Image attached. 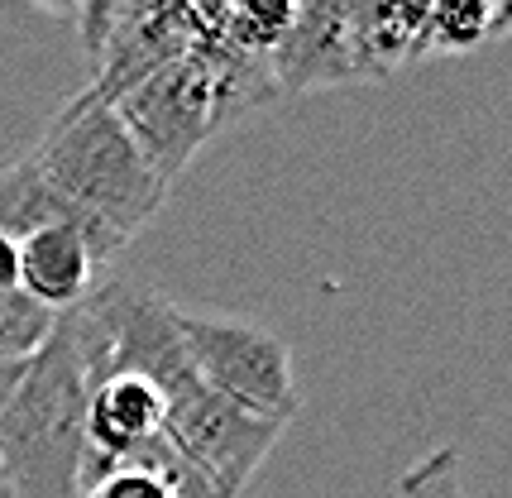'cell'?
Instances as JSON below:
<instances>
[{
  "mask_svg": "<svg viewBox=\"0 0 512 498\" xmlns=\"http://www.w3.org/2000/svg\"><path fill=\"white\" fill-rule=\"evenodd\" d=\"M182 350L197 369V379L211 393L230 398L235 408L273 422H297L302 412V388L292 374L288 345L240 317H206V312H182L178 307Z\"/></svg>",
  "mask_w": 512,
  "mask_h": 498,
  "instance_id": "obj_4",
  "label": "cell"
},
{
  "mask_svg": "<svg viewBox=\"0 0 512 498\" xmlns=\"http://www.w3.org/2000/svg\"><path fill=\"white\" fill-rule=\"evenodd\" d=\"M20 288V240L0 235V297Z\"/></svg>",
  "mask_w": 512,
  "mask_h": 498,
  "instance_id": "obj_15",
  "label": "cell"
},
{
  "mask_svg": "<svg viewBox=\"0 0 512 498\" xmlns=\"http://www.w3.org/2000/svg\"><path fill=\"white\" fill-rule=\"evenodd\" d=\"M91 374L67 312L0 417V475L15 498H82Z\"/></svg>",
  "mask_w": 512,
  "mask_h": 498,
  "instance_id": "obj_1",
  "label": "cell"
},
{
  "mask_svg": "<svg viewBox=\"0 0 512 498\" xmlns=\"http://www.w3.org/2000/svg\"><path fill=\"white\" fill-rule=\"evenodd\" d=\"M24 159L44 173L53 192H63L77 211H87L91 221H101L125 245L168 202V187L154 178V168L134 149L111 101H101L91 87L77 91L48 120V130Z\"/></svg>",
  "mask_w": 512,
  "mask_h": 498,
  "instance_id": "obj_2",
  "label": "cell"
},
{
  "mask_svg": "<svg viewBox=\"0 0 512 498\" xmlns=\"http://www.w3.org/2000/svg\"><path fill=\"white\" fill-rule=\"evenodd\" d=\"M398 498H469L465 479H460V451L436 446L417 465H407L398 475Z\"/></svg>",
  "mask_w": 512,
  "mask_h": 498,
  "instance_id": "obj_13",
  "label": "cell"
},
{
  "mask_svg": "<svg viewBox=\"0 0 512 498\" xmlns=\"http://www.w3.org/2000/svg\"><path fill=\"white\" fill-rule=\"evenodd\" d=\"M278 96L355 82L350 63V5H292V20L268 58Z\"/></svg>",
  "mask_w": 512,
  "mask_h": 498,
  "instance_id": "obj_7",
  "label": "cell"
},
{
  "mask_svg": "<svg viewBox=\"0 0 512 498\" xmlns=\"http://www.w3.org/2000/svg\"><path fill=\"white\" fill-rule=\"evenodd\" d=\"M426 5H350L355 82H383L422 58Z\"/></svg>",
  "mask_w": 512,
  "mask_h": 498,
  "instance_id": "obj_10",
  "label": "cell"
},
{
  "mask_svg": "<svg viewBox=\"0 0 512 498\" xmlns=\"http://www.w3.org/2000/svg\"><path fill=\"white\" fill-rule=\"evenodd\" d=\"M111 111L120 115L125 135L134 139V149L144 154V163L154 168V178L168 192L192 168L201 149L225 130L221 91H216V77L197 48L163 63L144 82H134L130 91H120Z\"/></svg>",
  "mask_w": 512,
  "mask_h": 498,
  "instance_id": "obj_3",
  "label": "cell"
},
{
  "mask_svg": "<svg viewBox=\"0 0 512 498\" xmlns=\"http://www.w3.org/2000/svg\"><path fill=\"white\" fill-rule=\"evenodd\" d=\"M24 369H29V360H0V417L10 408V398H15V388H20Z\"/></svg>",
  "mask_w": 512,
  "mask_h": 498,
  "instance_id": "obj_16",
  "label": "cell"
},
{
  "mask_svg": "<svg viewBox=\"0 0 512 498\" xmlns=\"http://www.w3.org/2000/svg\"><path fill=\"white\" fill-rule=\"evenodd\" d=\"M498 29H512V5H426L422 58L431 53H465V48L493 39Z\"/></svg>",
  "mask_w": 512,
  "mask_h": 498,
  "instance_id": "obj_11",
  "label": "cell"
},
{
  "mask_svg": "<svg viewBox=\"0 0 512 498\" xmlns=\"http://www.w3.org/2000/svg\"><path fill=\"white\" fill-rule=\"evenodd\" d=\"M77 20L87 24L82 39L96 63L91 91L101 101H115L120 91H130L197 44L192 5H91Z\"/></svg>",
  "mask_w": 512,
  "mask_h": 498,
  "instance_id": "obj_6",
  "label": "cell"
},
{
  "mask_svg": "<svg viewBox=\"0 0 512 498\" xmlns=\"http://www.w3.org/2000/svg\"><path fill=\"white\" fill-rule=\"evenodd\" d=\"M288 422L273 417H254V412L235 408L230 398L211 393L197 379L178 384L163 398V441L197 470L221 498H240L245 484L259 475L268 451L283 441Z\"/></svg>",
  "mask_w": 512,
  "mask_h": 498,
  "instance_id": "obj_5",
  "label": "cell"
},
{
  "mask_svg": "<svg viewBox=\"0 0 512 498\" xmlns=\"http://www.w3.org/2000/svg\"><path fill=\"white\" fill-rule=\"evenodd\" d=\"M0 498H15L10 494V484H5V475H0Z\"/></svg>",
  "mask_w": 512,
  "mask_h": 498,
  "instance_id": "obj_17",
  "label": "cell"
},
{
  "mask_svg": "<svg viewBox=\"0 0 512 498\" xmlns=\"http://www.w3.org/2000/svg\"><path fill=\"white\" fill-rule=\"evenodd\" d=\"M82 498H173V489L149 465L125 460V465H111L101 479H91L87 489H82Z\"/></svg>",
  "mask_w": 512,
  "mask_h": 498,
  "instance_id": "obj_14",
  "label": "cell"
},
{
  "mask_svg": "<svg viewBox=\"0 0 512 498\" xmlns=\"http://www.w3.org/2000/svg\"><path fill=\"white\" fill-rule=\"evenodd\" d=\"M39 230H77L101 254V264H111L115 254L125 249L120 235H111L101 221H91L87 211H77L63 192L48 187L34 163L20 159L0 173V235L24 240V235H39Z\"/></svg>",
  "mask_w": 512,
  "mask_h": 498,
  "instance_id": "obj_8",
  "label": "cell"
},
{
  "mask_svg": "<svg viewBox=\"0 0 512 498\" xmlns=\"http://www.w3.org/2000/svg\"><path fill=\"white\" fill-rule=\"evenodd\" d=\"M101 254L77 230H39L20 240V293L48 312H72L96 288Z\"/></svg>",
  "mask_w": 512,
  "mask_h": 498,
  "instance_id": "obj_9",
  "label": "cell"
},
{
  "mask_svg": "<svg viewBox=\"0 0 512 498\" xmlns=\"http://www.w3.org/2000/svg\"><path fill=\"white\" fill-rule=\"evenodd\" d=\"M58 312L39 307L34 297H24L20 288L0 297V360H34L44 350V340L53 336Z\"/></svg>",
  "mask_w": 512,
  "mask_h": 498,
  "instance_id": "obj_12",
  "label": "cell"
}]
</instances>
